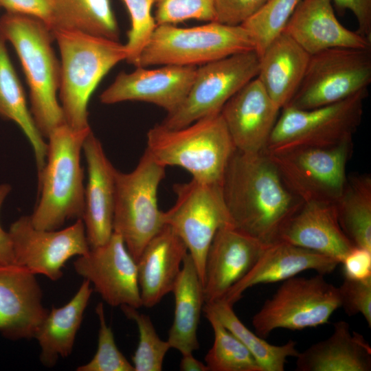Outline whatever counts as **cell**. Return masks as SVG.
<instances>
[{"instance_id": "1", "label": "cell", "mask_w": 371, "mask_h": 371, "mask_svg": "<svg viewBox=\"0 0 371 371\" xmlns=\"http://www.w3.org/2000/svg\"><path fill=\"white\" fill-rule=\"evenodd\" d=\"M232 224L265 245L280 232L303 201L283 181L266 151L236 150L221 183Z\"/></svg>"}, {"instance_id": "2", "label": "cell", "mask_w": 371, "mask_h": 371, "mask_svg": "<svg viewBox=\"0 0 371 371\" xmlns=\"http://www.w3.org/2000/svg\"><path fill=\"white\" fill-rule=\"evenodd\" d=\"M0 36L18 56L29 87L31 113L39 132L47 137L65 124L57 98L60 67L53 33L38 19L5 12L0 18Z\"/></svg>"}, {"instance_id": "3", "label": "cell", "mask_w": 371, "mask_h": 371, "mask_svg": "<svg viewBox=\"0 0 371 371\" xmlns=\"http://www.w3.org/2000/svg\"><path fill=\"white\" fill-rule=\"evenodd\" d=\"M91 131L63 124L47 137L45 164L38 173L40 197L29 216L36 228L58 229L69 220L82 218L85 186L81 153Z\"/></svg>"}, {"instance_id": "4", "label": "cell", "mask_w": 371, "mask_h": 371, "mask_svg": "<svg viewBox=\"0 0 371 371\" xmlns=\"http://www.w3.org/2000/svg\"><path fill=\"white\" fill-rule=\"evenodd\" d=\"M60 51L58 95L65 123L75 130L90 128L88 103L102 78L126 60L124 44L85 33L53 32Z\"/></svg>"}, {"instance_id": "5", "label": "cell", "mask_w": 371, "mask_h": 371, "mask_svg": "<svg viewBox=\"0 0 371 371\" xmlns=\"http://www.w3.org/2000/svg\"><path fill=\"white\" fill-rule=\"evenodd\" d=\"M221 113L172 129L161 124L146 135V150L164 167L178 166L199 182L221 185L236 151Z\"/></svg>"}, {"instance_id": "6", "label": "cell", "mask_w": 371, "mask_h": 371, "mask_svg": "<svg viewBox=\"0 0 371 371\" xmlns=\"http://www.w3.org/2000/svg\"><path fill=\"white\" fill-rule=\"evenodd\" d=\"M255 50L254 43L242 25L217 21L191 27L157 25L143 49L137 67L193 66L236 54Z\"/></svg>"}, {"instance_id": "7", "label": "cell", "mask_w": 371, "mask_h": 371, "mask_svg": "<svg viewBox=\"0 0 371 371\" xmlns=\"http://www.w3.org/2000/svg\"><path fill=\"white\" fill-rule=\"evenodd\" d=\"M166 167L145 150L130 172H115L113 232L123 239L137 262L148 242L165 225L158 190Z\"/></svg>"}, {"instance_id": "8", "label": "cell", "mask_w": 371, "mask_h": 371, "mask_svg": "<svg viewBox=\"0 0 371 371\" xmlns=\"http://www.w3.org/2000/svg\"><path fill=\"white\" fill-rule=\"evenodd\" d=\"M368 89L339 102L311 109L283 107L265 150L330 147L352 142L362 120Z\"/></svg>"}, {"instance_id": "9", "label": "cell", "mask_w": 371, "mask_h": 371, "mask_svg": "<svg viewBox=\"0 0 371 371\" xmlns=\"http://www.w3.org/2000/svg\"><path fill=\"white\" fill-rule=\"evenodd\" d=\"M370 83L371 48L326 49L311 55L302 82L286 106L304 110L326 106L367 90Z\"/></svg>"}, {"instance_id": "10", "label": "cell", "mask_w": 371, "mask_h": 371, "mask_svg": "<svg viewBox=\"0 0 371 371\" xmlns=\"http://www.w3.org/2000/svg\"><path fill=\"white\" fill-rule=\"evenodd\" d=\"M341 307L338 287L328 282L324 275L307 278L292 277L254 315L256 333L267 337L274 330H300L328 323Z\"/></svg>"}, {"instance_id": "11", "label": "cell", "mask_w": 371, "mask_h": 371, "mask_svg": "<svg viewBox=\"0 0 371 371\" xmlns=\"http://www.w3.org/2000/svg\"><path fill=\"white\" fill-rule=\"evenodd\" d=\"M266 153L286 186L303 203L335 204L347 181L346 166L352 153V142Z\"/></svg>"}, {"instance_id": "12", "label": "cell", "mask_w": 371, "mask_h": 371, "mask_svg": "<svg viewBox=\"0 0 371 371\" xmlns=\"http://www.w3.org/2000/svg\"><path fill=\"white\" fill-rule=\"evenodd\" d=\"M173 188L176 201L164 212V224L169 225L186 245L203 284L205 262L210 244L221 227L232 224L221 185L192 179L175 184Z\"/></svg>"}, {"instance_id": "13", "label": "cell", "mask_w": 371, "mask_h": 371, "mask_svg": "<svg viewBox=\"0 0 371 371\" xmlns=\"http://www.w3.org/2000/svg\"><path fill=\"white\" fill-rule=\"evenodd\" d=\"M259 55L255 50L236 54L196 67L190 90L181 105L160 123L172 129L220 113L226 102L257 77Z\"/></svg>"}, {"instance_id": "14", "label": "cell", "mask_w": 371, "mask_h": 371, "mask_svg": "<svg viewBox=\"0 0 371 371\" xmlns=\"http://www.w3.org/2000/svg\"><path fill=\"white\" fill-rule=\"evenodd\" d=\"M9 233L15 264L53 281L63 276L69 259L90 249L82 218L64 229L46 230L36 228L29 216H23L11 225Z\"/></svg>"}, {"instance_id": "15", "label": "cell", "mask_w": 371, "mask_h": 371, "mask_svg": "<svg viewBox=\"0 0 371 371\" xmlns=\"http://www.w3.org/2000/svg\"><path fill=\"white\" fill-rule=\"evenodd\" d=\"M74 268L110 306H142L137 262L118 234L113 232L105 243L78 256Z\"/></svg>"}, {"instance_id": "16", "label": "cell", "mask_w": 371, "mask_h": 371, "mask_svg": "<svg viewBox=\"0 0 371 371\" xmlns=\"http://www.w3.org/2000/svg\"><path fill=\"white\" fill-rule=\"evenodd\" d=\"M196 67L163 65L156 69L137 67L130 73L120 72L100 95V102L112 104L140 101L155 104L167 114L173 112L186 98Z\"/></svg>"}, {"instance_id": "17", "label": "cell", "mask_w": 371, "mask_h": 371, "mask_svg": "<svg viewBox=\"0 0 371 371\" xmlns=\"http://www.w3.org/2000/svg\"><path fill=\"white\" fill-rule=\"evenodd\" d=\"M266 246L232 224L221 227L205 258L203 284L205 304L222 300L251 269Z\"/></svg>"}, {"instance_id": "18", "label": "cell", "mask_w": 371, "mask_h": 371, "mask_svg": "<svg viewBox=\"0 0 371 371\" xmlns=\"http://www.w3.org/2000/svg\"><path fill=\"white\" fill-rule=\"evenodd\" d=\"M35 274L16 264L0 265V333L7 339L34 338L49 310Z\"/></svg>"}, {"instance_id": "19", "label": "cell", "mask_w": 371, "mask_h": 371, "mask_svg": "<svg viewBox=\"0 0 371 371\" xmlns=\"http://www.w3.org/2000/svg\"><path fill=\"white\" fill-rule=\"evenodd\" d=\"M82 153L87 182L82 220L89 247H95L105 243L113 232L116 169L91 131L84 141Z\"/></svg>"}, {"instance_id": "20", "label": "cell", "mask_w": 371, "mask_h": 371, "mask_svg": "<svg viewBox=\"0 0 371 371\" xmlns=\"http://www.w3.org/2000/svg\"><path fill=\"white\" fill-rule=\"evenodd\" d=\"M280 109L269 97L257 78L236 93L221 114L237 150H264Z\"/></svg>"}, {"instance_id": "21", "label": "cell", "mask_w": 371, "mask_h": 371, "mask_svg": "<svg viewBox=\"0 0 371 371\" xmlns=\"http://www.w3.org/2000/svg\"><path fill=\"white\" fill-rule=\"evenodd\" d=\"M339 262L326 255L282 241L265 247L251 269L221 300L234 305L249 288L284 281L307 270L326 275Z\"/></svg>"}, {"instance_id": "22", "label": "cell", "mask_w": 371, "mask_h": 371, "mask_svg": "<svg viewBox=\"0 0 371 371\" xmlns=\"http://www.w3.org/2000/svg\"><path fill=\"white\" fill-rule=\"evenodd\" d=\"M284 32L310 55L337 47L371 48V41L337 20L331 0H302Z\"/></svg>"}, {"instance_id": "23", "label": "cell", "mask_w": 371, "mask_h": 371, "mask_svg": "<svg viewBox=\"0 0 371 371\" xmlns=\"http://www.w3.org/2000/svg\"><path fill=\"white\" fill-rule=\"evenodd\" d=\"M282 241L329 256L339 264L356 247L342 231L335 204L303 203L281 229Z\"/></svg>"}, {"instance_id": "24", "label": "cell", "mask_w": 371, "mask_h": 371, "mask_svg": "<svg viewBox=\"0 0 371 371\" xmlns=\"http://www.w3.org/2000/svg\"><path fill=\"white\" fill-rule=\"evenodd\" d=\"M188 253L184 243L168 225L148 242L137 261L142 306L153 308L172 292Z\"/></svg>"}, {"instance_id": "25", "label": "cell", "mask_w": 371, "mask_h": 371, "mask_svg": "<svg viewBox=\"0 0 371 371\" xmlns=\"http://www.w3.org/2000/svg\"><path fill=\"white\" fill-rule=\"evenodd\" d=\"M310 56L285 32L259 55L256 78L280 109L289 103L298 89Z\"/></svg>"}, {"instance_id": "26", "label": "cell", "mask_w": 371, "mask_h": 371, "mask_svg": "<svg viewBox=\"0 0 371 371\" xmlns=\"http://www.w3.org/2000/svg\"><path fill=\"white\" fill-rule=\"evenodd\" d=\"M296 360L300 371H370L371 348L362 335L351 332L349 324H333V332L302 352Z\"/></svg>"}, {"instance_id": "27", "label": "cell", "mask_w": 371, "mask_h": 371, "mask_svg": "<svg viewBox=\"0 0 371 371\" xmlns=\"http://www.w3.org/2000/svg\"><path fill=\"white\" fill-rule=\"evenodd\" d=\"M175 311L168 342L181 355L199 348L197 330L203 304V286L196 267L188 253L174 284Z\"/></svg>"}, {"instance_id": "28", "label": "cell", "mask_w": 371, "mask_h": 371, "mask_svg": "<svg viewBox=\"0 0 371 371\" xmlns=\"http://www.w3.org/2000/svg\"><path fill=\"white\" fill-rule=\"evenodd\" d=\"M92 292L90 282L84 280L66 304L49 311L34 337L41 348L40 361L45 367L54 366L60 357H67L72 352Z\"/></svg>"}, {"instance_id": "29", "label": "cell", "mask_w": 371, "mask_h": 371, "mask_svg": "<svg viewBox=\"0 0 371 371\" xmlns=\"http://www.w3.org/2000/svg\"><path fill=\"white\" fill-rule=\"evenodd\" d=\"M0 117L14 122L34 151L38 173L45 164L47 144L39 132L21 81L10 58L5 40L0 36Z\"/></svg>"}, {"instance_id": "30", "label": "cell", "mask_w": 371, "mask_h": 371, "mask_svg": "<svg viewBox=\"0 0 371 371\" xmlns=\"http://www.w3.org/2000/svg\"><path fill=\"white\" fill-rule=\"evenodd\" d=\"M50 30H67L118 41L110 0H54Z\"/></svg>"}, {"instance_id": "31", "label": "cell", "mask_w": 371, "mask_h": 371, "mask_svg": "<svg viewBox=\"0 0 371 371\" xmlns=\"http://www.w3.org/2000/svg\"><path fill=\"white\" fill-rule=\"evenodd\" d=\"M339 225L356 247L371 250V177L350 175L335 203Z\"/></svg>"}, {"instance_id": "32", "label": "cell", "mask_w": 371, "mask_h": 371, "mask_svg": "<svg viewBox=\"0 0 371 371\" xmlns=\"http://www.w3.org/2000/svg\"><path fill=\"white\" fill-rule=\"evenodd\" d=\"M203 309L212 312L245 345L262 371H283L287 359L297 357L300 352L293 340L276 346L254 334L239 319L233 306L224 300L205 304Z\"/></svg>"}, {"instance_id": "33", "label": "cell", "mask_w": 371, "mask_h": 371, "mask_svg": "<svg viewBox=\"0 0 371 371\" xmlns=\"http://www.w3.org/2000/svg\"><path fill=\"white\" fill-rule=\"evenodd\" d=\"M214 332V343L205 357L209 371H262L245 345L210 311L203 309Z\"/></svg>"}, {"instance_id": "34", "label": "cell", "mask_w": 371, "mask_h": 371, "mask_svg": "<svg viewBox=\"0 0 371 371\" xmlns=\"http://www.w3.org/2000/svg\"><path fill=\"white\" fill-rule=\"evenodd\" d=\"M302 0H267L241 25L248 32L255 51L261 54L270 43L284 32Z\"/></svg>"}, {"instance_id": "35", "label": "cell", "mask_w": 371, "mask_h": 371, "mask_svg": "<svg viewBox=\"0 0 371 371\" xmlns=\"http://www.w3.org/2000/svg\"><path fill=\"white\" fill-rule=\"evenodd\" d=\"M125 316L133 320L139 330V343L132 357L134 371H161L166 353L170 348L168 341L157 335L148 315L141 313L138 308L120 306Z\"/></svg>"}, {"instance_id": "36", "label": "cell", "mask_w": 371, "mask_h": 371, "mask_svg": "<svg viewBox=\"0 0 371 371\" xmlns=\"http://www.w3.org/2000/svg\"><path fill=\"white\" fill-rule=\"evenodd\" d=\"M131 19V27L124 44L126 61L137 66L139 56L149 41L156 26L152 8L157 0H122Z\"/></svg>"}, {"instance_id": "37", "label": "cell", "mask_w": 371, "mask_h": 371, "mask_svg": "<svg viewBox=\"0 0 371 371\" xmlns=\"http://www.w3.org/2000/svg\"><path fill=\"white\" fill-rule=\"evenodd\" d=\"M100 328L98 348L87 363L77 368L78 371H134L133 366L117 348L112 329L106 324L104 306L99 303L95 307Z\"/></svg>"}, {"instance_id": "38", "label": "cell", "mask_w": 371, "mask_h": 371, "mask_svg": "<svg viewBox=\"0 0 371 371\" xmlns=\"http://www.w3.org/2000/svg\"><path fill=\"white\" fill-rule=\"evenodd\" d=\"M155 7L157 25L190 19L215 21L214 0H157Z\"/></svg>"}, {"instance_id": "39", "label": "cell", "mask_w": 371, "mask_h": 371, "mask_svg": "<svg viewBox=\"0 0 371 371\" xmlns=\"http://www.w3.org/2000/svg\"><path fill=\"white\" fill-rule=\"evenodd\" d=\"M341 307L348 315L360 313L371 326V278L355 280L345 278L338 287Z\"/></svg>"}, {"instance_id": "40", "label": "cell", "mask_w": 371, "mask_h": 371, "mask_svg": "<svg viewBox=\"0 0 371 371\" xmlns=\"http://www.w3.org/2000/svg\"><path fill=\"white\" fill-rule=\"evenodd\" d=\"M267 1L214 0V21L232 25H241Z\"/></svg>"}, {"instance_id": "41", "label": "cell", "mask_w": 371, "mask_h": 371, "mask_svg": "<svg viewBox=\"0 0 371 371\" xmlns=\"http://www.w3.org/2000/svg\"><path fill=\"white\" fill-rule=\"evenodd\" d=\"M54 0H0L5 12L30 16L45 23L50 29Z\"/></svg>"}, {"instance_id": "42", "label": "cell", "mask_w": 371, "mask_h": 371, "mask_svg": "<svg viewBox=\"0 0 371 371\" xmlns=\"http://www.w3.org/2000/svg\"><path fill=\"white\" fill-rule=\"evenodd\" d=\"M340 264H342L345 278L355 280L371 278V250L354 247Z\"/></svg>"}, {"instance_id": "43", "label": "cell", "mask_w": 371, "mask_h": 371, "mask_svg": "<svg viewBox=\"0 0 371 371\" xmlns=\"http://www.w3.org/2000/svg\"><path fill=\"white\" fill-rule=\"evenodd\" d=\"M341 10H350L358 23L357 32L371 41V0H331Z\"/></svg>"}, {"instance_id": "44", "label": "cell", "mask_w": 371, "mask_h": 371, "mask_svg": "<svg viewBox=\"0 0 371 371\" xmlns=\"http://www.w3.org/2000/svg\"><path fill=\"white\" fill-rule=\"evenodd\" d=\"M11 190L10 184L0 183V211ZM12 264H15V262L11 236L9 231L4 230L0 223V265Z\"/></svg>"}, {"instance_id": "45", "label": "cell", "mask_w": 371, "mask_h": 371, "mask_svg": "<svg viewBox=\"0 0 371 371\" xmlns=\"http://www.w3.org/2000/svg\"><path fill=\"white\" fill-rule=\"evenodd\" d=\"M179 370L182 371H209L207 365L196 359L192 353L182 355Z\"/></svg>"}, {"instance_id": "46", "label": "cell", "mask_w": 371, "mask_h": 371, "mask_svg": "<svg viewBox=\"0 0 371 371\" xmlns=\"http://www.w3.org/2000/svg\"><path fill=\"white\" fill-rule=\"evenodd\" d=\"M1 8V7H0Z\"/></svg>"}]
</instances>
